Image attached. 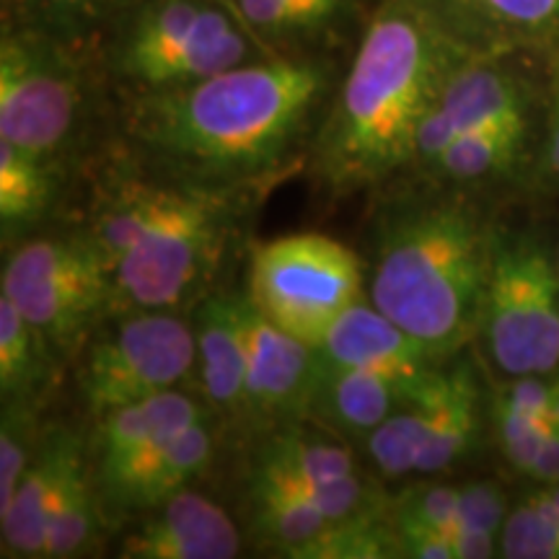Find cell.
Returning a JSON list of instances; mask_svg holds the SVG:
<instances>
[{
    "instance_id": "cell-1",
    "label": "cell",
    "mask_w": 559,
    "mask_h": 559,
    "mask_svg": "<svg viewBox=\"0 0 559 559\" xmlns=\"http://www.w3.org/2000/svg\"><path fill=\"white\" fill-rule=\"evenodd\" d=\"M461 60L409 0H389L321 130L319 179L337 192L360 190L415 158L419 124Z\"/></svg>"
},
{
    "instance_id": "cell-2",
    "label": "cell",
    "mask_w": 559,
    "mask_h": 559,
    "mask_svg": "<svg viewBox=\"0 0 559 559\" xmlns=\"http://www.w3.org/2000/svg\"><path fill=\"white\" fill-rule=\"evenodd\" d=\"M321 88L324 70L313 62L236 66L158 88L138 111V132L166 164L192 177H251L285 156Z\"/></svg>"
},
{
    "instance_id": "cell-3",
    "label": "cell",
    "mask_w": 559,
    "mask_h": 559,
    "mask_svg": "<svg viewBox=\"0 0 559 559\" xmlns=\"http://www.w3.org/2000/svg\"><path fill=\"white\" fill-rule=\"evenodd\" d=\"M498 230L472 202L419 200L383 223L370 304L445 366L479 334Z\"/></svg>"
},
{
    "instance_id": "cell-4",
    "label": "cell",
    "mask_w": 559,
    "mask_h": 559,
    "mask_svg": "<svg viewBox=\"0 0 559 559\" xmlns=\"http://www.w3.org/2000/svg\"><path fill=\"white\" fill-rule=\"evenodd\" d=\"M479 334L508 379L559 370L557 251L531 234H498Z\"/></svg>"
},
{
    "instance_id": "cell-5",
    "label": "cell",
    "mask_w": 559,
    "mask_h": 559,
    "mask_svg": "<svg viewBox=\"0 0 559 559\" xmlns=\"http://www.w3.org/2000/svg\"><path fill=\"white\" fill-rule=\"evenodd\" d=\"M360 290L358 254L332 236H277L251 251V306L313 347L321 345L342 311L358 304Z\"/></svg>"
},
{
    "instance_id": "cell-6",
    "label": "cell",
    "mask_w": 559,
    "mask_h": 559,
    "mask_svg": "<svg viewBox=\"0 0 559 559\" xmlns=\"http://www.w3.org/2000/svg\"><path fill=\"white\" fill-rule=\"evenodd\" d=\"M226 213L207 192L185 190L169 213L111 270L115 290L140 311L179 306L218 262Z\"/></svg>"
},
{
    "instance_id": "cell-7",
    "label": "cell",
    "mask_w": 559,
    "mask_h": 559,
    "mask_svg": "<svg viewBox=\"0 0 559 559\" xmlns=\"http://www.w3.org/2000/svg\"><path fill=\"white\" fill-rule=\"evenodd\" d=\"M198 368V342L185 321L143 311L88 347L81 389L94 415L177 389Z\"/></svg>"
},
{
    "instance_id": "cell-8",
    "label": "cell",
    "mask_w": 559,
    "mask_h": 559,
    "mask_svg": "<svg viewBox=\"0 0 559 559\" xmlns=\"http://www.w3.org/2000/svg\"><path fill=\"white\" fill-rule=\"evenodd\" d=\"M50 345L75 337L115 296L109 262L88 239H39L13 251L3 290Z\"/></svg>"
},
{
    "instance_id": "cell-9",
    "label": "cell",
    "mask_w": 559,
    "mask_h": 559,
    "mask_svg": "<svg viewBox=\"0 0 559 559\" xmlns=\"http://www.w3.org/2000/svg\"><path fill=\"white\" fill-rule=\"evenodd\" d=\"M79 111L73 70L37 37L3 39L0 47V140L52 166Z\"/></svg>"
},
{
    "instance_id": "cell-10",
    "label": "cell",
    "mask_w": 559,
    "mask_h": 559,
    "mask_svg": "<svg viewBox=\"0 0 559 559\" xmlns=\"http://www.w3.org/2000/svg\"><path fill=\"white\" fill-rule=\"evenodd\" d=\"M464 58L559 60V0H409Z\"/></svg>"
},
{
    "instance_id": "cell-11",
    "label": "cell",
    "mask_w": 559,
    "mask_h": 559,
    "mask_svg": "<svg viewBox=\"0 0 559 559\" xmlns=\"http://www.w3.org/2000/svg\"><path fill=\"white\" fill-rule=\"evenodd\" d=\"M202 417L205 412L200 404L177 389L102 415L96 487L104 506L120 513L132 487L156 464L166 445Z\"/></svg>"
},
{
    "instance_id": "cell-12",
    "label": "cell",
    "mask_w": 559,
    "mask_h": 559,
    "mask_svg": "<svg viewBox=\"0 0 559 559\" xmlns=\"http://www.w3.org/2000/svg\"><path fill=\"white\" fill-rule=\"evenodd\" d=\"M500 60H461L417 130L415 158L432 166L453 140L502 117L526 115V91Z\"/></svg>"
},
{
    "instance_id": "cell-13",
    "label": "cell",
    "mask_w": 559,
    "mask_h": 559,
    "mask_svg": "<svg viewBox=\"0 0 559 559\" xmlns=\"http://www.w3.org/2000/svg\"><path fill=\"white\" fill-rule=\"evenodd\" d=\"M249 355V412L264 419H296L309 412L321 373V353L264 317L243 296Z\"/></svg>"
},
{
    "instance_id": "cell-14",
    "label": "cell",
    "mask_w": 559,
    "mask_h": 559,
    "mask_svg": "<svg viewBox=\"0 0 559 559\" xmlns=\"http://www.w3.org/2000/svg\"><path fill=\"white\" fill-rule=\"evenodd\" d=\"M241 551L234 521L218 502L179 489L151 510L122 544V557L135 559H230Z\"/></svg>"
},
{
    "instance_id": "cell-15",
    "label": "cell",
    "mask_w": 559,
    "mask_h": 559,
    "mask_svg": "<svg viewBox=\"0 0 559 559\" xmlns=\"http://www.w3.org/2000/svg\"><path fill=\"white\" fill-rule=\"evenodd\" d=\"M81 456L83 445L73 432L50 430L39 438V449L13 495L11 508L0 515L5 557H47V536L62 487Z\"/></svg>"
},
{
    "instance_id": "cell-16",
    "label": "cell",
    "mask_w": 559,
    "mask_h": 559,
    "mask_svg": "<svg viewBox=\"0 0 559 559\" xmlns=\"http://www.w3.org/2000/svg\"><path fill=\"white\" fill-rule=\"evenodd\" d=\"M436 368L419 376H396L368 368L334 366L321 358V373L306 415H313L319 423L345 436H370L383 419H389L409 402V396Z\"/></svg>"
},
{
    "instance_id": "cell-17",
    "label": "cell",
    "mask_w": 559,
    "mask_h": 559,
    "mask_svg": "<svg viewBox=\"0 0 559 559\" xmlns=\"http://www.w3.org/2000/svg\"><path fill=\"white\" fill-rule=\"evenodd\" d=\"M243 296H210L194 313L200 389L207 404L228 417L249 412V355L243 332Z\"/></svg>"
},
{
    "instance_id": "cell-18",
    "label": "cell",
    "mask_w": 559,
    "mask_h": 559,
    "mask_svg": "<svg viewBox=\"0 0 559 559\" xmlns=\"http://www.w3.org/2000/svg\"><path fill=\"white\" fill-rule=\"evenodd\" d=\"M321 358L334 366L368 368L381 373L419 376L438 362L419 342L404 332L396 321L376 309L373 304L358 300L337 317L319 345Z\"/></svg>"
},
{
    "instance_id": "cell-19",
    "label": "cell",
    "mask_w": 559,
    "mask_h": 559,
    "mask_svg": "<svg viewBox=\"0 0 559 559\" xmlns=\"http://www.w3.org/2000/svg\"><path fill=\"white\" fill-rule=\"evenodd\" d=\"M485 425V394L472 360H453L445 368V386L440 396L432 436L419 453L415 474H438L464 459L477 445Z\"/></svg>"
},
{
    "instance_id": "cell-20",
    "label": "cell",
    "mask_w": 559,
    "mask_h": 559,
    "mask_svg": "<svg viewBox=\"0 0 559 559\" xmlns=\"http://www.w3.org/2000/svg\"><path fill=\"white\" fill-rule=\"evenodd\" d=\"M443 386L445 366H438L404 407L366 436L370 459L386 477H404L417 469L419 453L428 445L432 428H436Z\"/></svg>"
},
{
    "instance_id": "cell-21",
    "label": "cell",
    "mask_w": 559,
    "mask_h": 559,
    "mask_svg": "<svg viewBox=\"0 0 559 559\" xmlns=\"http://www.w3.org/2000/svg\"><path fill=\"white\" fill-rule=\"evenodd\" d=\"M528 138V111L526 115L502 117L481 128L466 132L440 153L432 169L440 177L456 185H474L508 174L523 156V145Z\"/></svg>"
},
{
    "instance_id": "cell-22",
    "label": "cell",
    "mask_w": 559,
    "mask_h": 559,
    "mask_svg": "<svg viewBox=\"0 0 559 559\" xmlns=\"http://www.w3.org/2000/svg\"><path fill=\"white\" fill-rule=\"evenodd\" d=\"M257 466L275 474L296 492L355 474V459L345 445L298 425L277 430L264 443Z\"/></svg>"
},
{
    "instance_id": "cell-23",
    "label": "cell",
    "mask_w": 559,
    "mask_h": 559,
    "mask_svg": "<svg viewBox=\"0 0 559 559\" xmlns=\"http://www.w3.org/2000/svg\"><path fill=\"white\" fill-rule=\"evenodd\" d=\"M251 519L254 528L283 549V555L311 542L326 528V523H332L309 498L260 466L251 479Z\"/></svg>"
},
{
    "instance_id": "cell-24",
    "label": "cell",
    "mask_w": 559,
    "mask_h": 559,
    "mask_svg": "<svg viewBox=\"0 0 559 559\" xmlns=\"http://www.w3.org/2000/svg\"><path fill=\"white\" fill-rule=\"evenodd\" d=\"M202 11L205 3L200 0H164L145 11L124 41V73L140 83H148L153 70L190 39Z\"/></svg>"
},
{
    "instance_id": "cell-25",
    "label": "cell",
    "mask_w": 559,
    "mask_h": 559,
    "mask_svg": "<svg viewBox=\"0 0 559 559\" xmlns=\"http://www.w3.org/2000/svg\"><path fill=\"white\" fill-rule=\"evenodd\" d=\"M210 453H213V436H210L205 417H202L166 445V451L156 459V464L132 487L120 513L153 510L166 498L177 495L179 489H185L205 469Z\"/></svg>"
},
{
    "instance_id": "cell-26",
    "label": "cell",
    "mask_w": 559,
    "mask_h": 559,
    "mask_svg": "<svg viewBox=\"0 0 559 559\" xmlns=\"http://www.w3.org/2000/svg\"><path fill=\"white\" fill-rule=\"evenodd\" d=\"M52 345L34 330L19 306L0 293V391L3 402H32L47 370Z\"/></svg>"
},
{
    "instance_id": "cell-27",
    "label": "cell",
    "mask_w": 559,
    "mask_h": 559,
    "mask_svg": "<svg viewBox=\"0 0 559 559\" xmlns=\"http://www.w3.org/2000/svg\"><path fill=\"white\" fill-rule=\"evenodd\" d=\"M381 502L347 519L326 523L311 542L290 549L285 557L298 559H383L402 557L400 534L394 519L383 521Z\"/></svg>"
},
{
    "instance_id": "cell-28",
    "label": "cell",
    "mask_w": 559,
    "mask_h": 559,
    "mask_svg": "<svg viewBox=\"0 0 559 559\" xmlns=\"http://www.w3.org/2000/svg\"><path fill=\"white\" fill-rule=\"evenodd\" d=\"M181 192L185 190H169V187H132L102 215L88 241L115 270V264L169 213Z\"/></svg>"
},
{
    "instance_id": "cell-29",
    "label": "cell",
    "mask_w": 559,
    "mask_h": 559,
    "mask_svg": "<svg viewBox=\"0 0 559 559\" xmlns=\"http://www.w3.org/2000/svg\"><path fill=\"white\" fill-rule=\"evenodd\" d=\"M52 166L0 140V218L3 228L37 221L52 200Z\"/></svg>"
},
{
    "instance_id": "cell-30",
    "label": "cell",
    "mask_w": 559,
    "mask_h": 559,
    "mask_svg": "<svg viewBox=\"0 0 559 559\" xmlns=\"http://www.w3.org/2000/svg\"><path fill=\"white\" fill-rule=\"evenodd\" d=\"M99 500L94 479L88 477L86 459L81 456L68 474L58 510H55L50 536H47V559L75 557L94 544L96 531H99Z\"/></svg>"
},
{
    "instance_id": "cell-31",
    "label": "cell",
    "mask_w": 559,
    "mask_h": 559,
    "mask_svg": "<svg viewBox=\"0 0 559 559\" xmlns=\"http://www.w3.org/2000/svg\"><path fill=\"white\" fill-rule=\"evenodd\" d=\"M500 557L508 559H559V515L534 489L510 508L500 528Z\"/></svg>"
},
{
    "instance_id": "cell-32",
    "label": "cell",
    "mask_w": 559,
    "mask_h": 559,
    "mask_svg": "<svg viewBox=\"0 0 559 559\" xmlns=\"http://www.w3.org/2000/svg\"><path fill=\"white\" fill-rule=\"evenodd\" d=\"M39 449L32 402H3L0 419V515L11 508L13 495Z\"/></svg>"
},
{
    "instance_id": "cell-33",
    "label": "cell",
    "mask_w": 559,
    "mask_h": 559,
    "mask_svg": "<svg viewBox=\"0 0 559 559\" xmlns=\"http://www.w3.org/2000/svg\"><path fill=\"white\" fill-rule=\"evenodd\" d=\"M492 423L495 430H498L500 449L506 453L508 464L526 474L531 461L536 459V453L544 445V440L549 438V419L528 415V412L513 407V404L495 400Z\"/></svg>"
},
{
    "instance_id": "cell-34",
    "label": "cell",
    "mask_w": 559,
    "mask_h": 559,
    "mask_svg": "<svg viewBox=\"0 0 559 559\" xmlns=\"http://www.w3.org/2000/svg\"><path fill=\"white\" fill-rule=\"evenodd\" d=\"M391 519L396 523H419V526L453 534L459 521V487L436 485L412 489L391 508Z\"/></svg>"
},
{
    "instance_id": "cell-35",
    "label": "cell",
    "mask_w": 559,
    "mask_h": 559,
    "mask_svg": "<svg viewBox=\"0 0 559 559\" xmlns=\"http://www.w3.org/2000/svg\"><path fill=\"white\" fill-rule=\"evenodd\" d=\"M239 11L249 26L272 34L309 29L330 19L304 0H239Z\"/></svg>"
},
{
    "instance_id": "cell-36",
    "label": "cell",
    "mask_w": 559,
    "mask_h": 559,
    "mask_svg": "<svg viewBox=\"0 0 559 559\" xmlns=\"http://www.w3.org/2000/svg\"><path fill=\"white\" fill-rule=\"evenodd\" d=\"M510 513L508 495L498 481L477 479L459 487V521L456 528H481L500 534ZM453 528V531H456Z\"/></svg>"
},
{
    "instance_id": "cell-37",
    "label": "cell",
    "mask_w": 559,
    "mask_h": 559,
    "mask_svg": "<svg viewBox=\"0 0 559 559\" xmlns=\"http://www.w3.org/2000/svg\"><path fill=\"white\" fill-rule=\"evenodd\" d=\"M400 534L402 557L412 559H456L453 557V542L449 531L419 526V523H396Z\"/></svg>"
},
{
    "instance_id": "cell-38",
    "label": "cell",
    "mask_w": 559,
    "mask_h": 559,
    "mask_svg": "<svg viewBox=\"0 0 559 559\" xmlns=\"http://www.w3.org/2000/svg\"><path fill=\"white\" fill-rule=\"evenodd\" d=\"M453 557L456 559H487L500 555V534L481 528H456L451 534Z\"/></svg>"
},
{
    "instance_id": "cell-39",
    "label": "cell",
    "mask_w": 559,
    "mask_h": 559,
    "mask_svg": "<svg viewBox=\"0 0 559 559\" xmlns=\"http://www.w3.org/2000/svg\"><path fill=\"white\" fill-rule=\"evenodd\" d=\"M526 477H531L536 485H559V430L551 428L549 438L531 461Z\"/></svg>"
},
{
    "instance_id": "cell-40",
    "label": "cell",
    "mask_w": 559,
    "mask_h": 559,
    "mask_svg": "<svg viewBox=\"0 0 559 559\" xmlns=\"http://www.w3.org/2000/svg\"><path fill=\"white\" fill-rule=\"evenodd\" d=\"M52 9L68 11V13H83V16H94V13L109 11L115 5L124 3V0H45Z\"/></svg>"
},
{
    "instance_id": "cell-41",
    "label": "cell",
    "mask_w": 559,
    "mask_h": 559,
    "mask_svg": "<svg viewBox=\"0 0 559 559\" xmlns=\"http://www.w3.org/2000/svg\"><path fill=\"white\" fill-rule=\"evenodd\" d=\"M547 171L551 174V179L559 181V109L551 120V130H549V145H547Z\"/></svg>"
},
{
    "instance_id": "cell-42",
    "label": "cell",
    "mask_w": 559,
    "mask_h": 559,
    "mask_svg": "<svg viewBox=\"0 0 559 559\" xmlns=\"http://www.w3.org/2000/svg\"><path fill=\"white\" fill-rule=\"evenodd\" d=\"M539 489H542L544 500H547L551 510H555V513L559 515V485H542Z\"/></svg>"
},
{
    "instance_id": "cell-43",
    "label": "cell",
    "mask_w": 559,
    "mask_h": 559,
    "mask_svg": "<svg viewBox=\"0 0 559 559\" xmlns=\"http://www.w3.org/2000/svg\"><path fill=\"white\" fill-rule=\"evenodd\" d=\"M304 3L313 5V9H319L321 13H326V16H332V13L340 9V0H304Z\"/></svg>"
},
{
    "instance_id": "cell-44",
    "label": "cell",
    "mask_w": 559,
    "mask_h": 559,
    "mask_svg": "<svg viewBox=\"0 0 559 559\" xmlns=\"http://www.w3.org/2000/svg\"><path fill=\"white\" fill-rule=\"evenodd\" d=\"M547 419L549 425L555 430H559V379H557V391H555V400H551V407L547 412Z\"/></svg>"
},
{
    "instance_id": "cell-45",
    "label": "cell",
    "mask_w": 559,
    "mask_h": 559,
    "mask_svg": "<svg viewBox=\"0 0 559 559\" xmlns=\"http://www.w3.org/2000/svg\"><path fill=\"white\" fill-rule=\"evenodd\" d=\"M557 267H559V249H557Z\"/></svg>"
}]
</instances>
